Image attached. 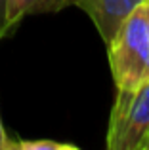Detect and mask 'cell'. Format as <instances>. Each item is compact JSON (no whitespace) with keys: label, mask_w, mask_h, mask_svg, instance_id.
Instances as JSON below:
<instances>
[{"label":"cell","mask_w":149,"mask_h":150,"mask_svg":"<svg viewBox=\"0 0 149 150\" xmlns=\"http://www.w3.org/2000/svg\"><path fill=\"white\" fill-rule=\"evenodd\" d=\"M140 150H149V135L143 139V143L140 144Z\"/></svg>","instance_id":"obj_9"},{"label":"cell","mask_w":149,"mask_h":150,"mask_svg":"<svg viewBox=\"0 0 149 150\" xmlns=\"http://www.w3.org/2000/svg\"><path fill=\"white\" fill-rule=\"evenodd\" d=\"M8 36L6 30V0H0V40Z\"/></svg>","instance_id":"obj_6"},{"label":"cell","mask_w":149,"mask_h":150,"mask_svg":"<svg viewBox=\"0 0 149 150\" xmlns=\"http://www.w3.org/2000/svg\"><path fill=\"white\" fill-rule=\"evenodd\" d=\"M140 10H142L143 17H145V21H147V27H149V0H143L142 6H140Z\"/></svg>","instance_id":"obj_8"},{"label":"cell","mask_w":149,"mask_h":150,"mask_svg":"<svg viewBox=\"0 0 149 150\" xmlns=\"http://www.w3.org/2000/svg\"><path fill=\"white\" fill-rule=\"evenodd\" d=\"M73 6V0H6V30L8 36L29 15L57 13Z\"/></svg>","instance_id":"obj_4"},{"label":"cell","mask_w":149,"mask_h":150,"mask_svg":"<svg viewBox=\"0 0 149 150\" xmlns=\"http://www.w3.org/2000/svg\"><path fill=\"white\" fill-rule=\"evenodd\" d=\"M149 135V78L132 93L122 110L111 114L107 129L109 150H140Z\"/></svg>","instance_id":"obj_2"},{"label":"cell","mask_w":149,"mask_h":150,"mask_svg":"<svg viewBox=\"0 0 149 150\" xmlns=\"http://www.w3.org/2000/svg\"><path fill=\"white\" fill-rule=\"evenodd\" d=\"M10 137H8L6 129H4V124H2V118H0V150H10Z\"/></svg>","instance_id":"obj_7"},{"label":"cell","mask_w":149,"mask_h":150,"mask_svg":"<svg viewBox=\"0 0 149 150\" xmlns=\"http://www.w3.org/2000/svg\"><path fill=\"white\" fill-rule=\"evenodd\" d=\"M10 150H77V146L50 139H34V141H10Z\"/></svg>","instance_id":"obj_5"},{"label":"cell","mask_w":149,"mask_h":150,"mask_svg":"<svg viewBox=\"0 0 149 150\" xmlns=\"http://www.w3.org/2000/svg\"><path fill=\"white\" fill-rule=\"evenodd\" d=\"M143 0H73V6L80 8L96 25L105 46L113 40L122 21L142 6Z\"/></svg>","instance_id":"obj_3"},{"label":"cell","mask_w":149,"mask_h":150,"mask_svg":"<svg viewBox=\"0 0 149 150\" xmlns=\"http://www.w3.org/2000/svg\"><path fill=\"white\" fill-rule=\"evenodd\" d=\"M107 51L117 88L111 114H117L149 78V27L140 8L122 21L107 44Z\"/></svg>","instance_id":"obj_1"}]
</instances>
